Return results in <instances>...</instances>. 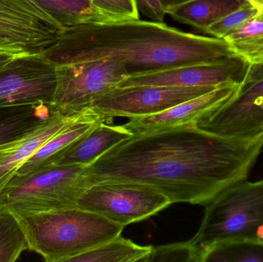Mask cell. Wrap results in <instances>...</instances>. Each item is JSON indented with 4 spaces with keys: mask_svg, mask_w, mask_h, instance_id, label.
Masks as SVG:
<instances>
[{
    "mask_svg": "<svg viewBox=\"0 0 263 262\" xmlns=\"http://www.w3.org/2000/svg\"><path fill=\"white\" fill-rule=\"evenodd\" d=\"M263 148L255 138L220 136L194 124L133 135L86 166L89 184L133 182L151 186L173 203L205 206L247 180Z\"/></svg>",
    "mask_w": 263,
    "mask_h": 262,
    "instance_id": "cell-1",
    "label": "cell"
},
{
    "mask_svg": "<svg viewBox=\"0 0 263 262\" xmlns=\"http://www.w3.org/2000/svg\"><path fill=\"white\" fill-rule=\"evenodd\" d=\"M41 55L55 66L112 58L124 65L129 76L237 57L223 38L140 19L86 23L63 29Z\"/></svg>",
    "mask_w": 263,
    "mask_h": 262,
    "instance_id": "cell-2",
    "label": "cell"
},
{
    "mask_svg": "<svg viewBox=\"0 0 263 262\" xmlns=\"http://www.w3.org/2000/svg\"><path fill=\"white\" fill-rule=\"evenodd\" d=\"M29 249L47 262H69L121 235L124 226L78 207L20 219Z\"/></svg>",
    "mask_w": 263,
    "mask_h": 262,
    "instance_id": "cell-3",
    "label": "cell"
},
{
    "mask_svg": "<svg viewBox=\"0 0 263 262\" xmlns=\"http://www.w3.org/2000/svg\"><path fill=\"white\" fill-rule=\"evenodd\" d=\"M89 186L86 166H45L32 173L14 176L0 194V207L18 220L76 207Z\"/></svg>",
    "mask_w": 263,
    "mask_h": 262,
    "instance_id": "cell-4",
    "label": "cell"
},
{
    "mask_svg": "<svg viewBox=\"0 0 263 262\" xmlns=\"http://www.w3.org/2000/svg\"><path fill=\"white\" fill-rule=\"evenodd\" d=\"M230 239L263 243V179L236 183L205 205L199 230L193 238L200 254L205 248Z\"/></svg>",
    "mask_w": 263,
    "mask_h": 262,
    "instance_id": "cell-5",
    "label": "cell"
},
{
    "mask_svg": "<svg viewBox=\"0 0 263 262\" xmlns=\"http://www.w3.org/2000/svg\"><path fill=\"white\" fill-rule=\"evenodd\" d=\"M151 186L133 182L105 181L90 185L76 207L126 226L146 219L171 205Z\"/></svg>",
    "mask_w": 263,
    "mask_h": 262,
    "instance_id": "cell-6",
    "label": "cell"
},
{
    "mask_svg": "<svg viewBox=\"0 0 263 262\" xmlns=\"http://www.w3.org/2000/svg\"><path fill=\"white\" fill-rule=\"evenodd\" d=\"M57 86L52 106L66 113L89 109L92 100L129 77L121 62L100 58L55 66Z\"/></svg>",
    "mask_w": 263,
    "mask_h": 262,
    "instance_id": "cell-7",
    "label": "cell"
},
{
    "mask_svg": "<svg viewBox=\"0 0 263 262\" xmlns=\"http://www.w3.org/2000/svg\"><path fill=\"white\" fill-rule=\"evenodd\" d=\"M218 87L219 86H117L92 100L89 108L111 120L115 117L129 118L147 116L208 93Z\"/></svg>",
    "mask_w": 263,
    "mask_h": 262,
    "instance_id": "cell-8",
    "label": "cell"
},
{
    "mask_svg": "<svg viewBox=\"0 0 263 262\" xmlns=\"http://www.w3.org/2000/svg\"><path fill=\"white\" fill-rule=\"evenodd\" d=\"M55 86V66L43 55H15L0 68V107L23 103L52 105Z\"/></svg>",
    "mask_w": 263,
    "mask_h": 262,
    "instance_id": "cell-9",
    "label": "cell"
},
{
    "mask_svg": "<svg viewBox=\"0 0 263 262\" xmlns=\"http://www.w3.org/2000/svg\"><path fill=\"white\" fill-rule=\"evenodd\" d=\"M195 126L215 135L252 138L263 133V79L199 118Z\"/></svg>",
    "mask_w": 263,
    "mask_h": 262,
    "instance_id": "cell-10",
    "label": "cell"
},
{
    "mask_svg": "<svg viewBox=\"0 0 263 262\" xmlns=\"http://www.w3.org/2000/svg\"><path fill=\"white\" fill-rule=\"evenodd\" d=\"M250 66L239 57L208 64L190 65L129 76L118 86H161L176 87L219 86L243 84Z\"/></svg>",
    "mask_w": 263,
    "mask_h": 262,
    "instance_id": "cell-11",
    "label": "cell"
},
{
    "mask_svg": "<svg viewBox=\"0 0 263 262\" xmlns=\"http://www.w3.org/2000/svg\"><path fill=\"white\" fill-rule=\"evenodd\" d=\"M243 84L227 83L214 90L147 116L133 117L123 125L133 135L194 124L199 118L239 94Z\"/></svg>",
    "mask_w": 263,
    "mask_h": 262,
    "instance_id": "cell-12",
    "label": "cell"
},
{
    "mask_svg": "<svg viewBox=\"0 0 263 262\" xmlns=\"http://www.w3.org/2000/svg\"><path fill=\"white\" fill-rule=\"evenodd\" d=\"M63 30L32 15L0 11V52L41 55L57 41Z\"/></svg>",
    "mask_w": 263,
    "mask_h": 262,
    "instance_id": "cell-13",
    "label": "cell"
},
{
    "mask_svg": "<svg viewBox=\"0 0 263 262\" xmlns=\"http://www.w3.org/2000/svg\"><path fill=\"white\" fill-rule=\"evenodd\" d=\"M81 112L66 113L55 110L30 132L0 146V194L22 166Z\"/></svg>",
    "mask_w": 263,
    "mask_h": 262,
    "instance_id": "cell-14",
    "label": "cell"
},
{
    "mask_svg": "<svg viewBox=\"0 0 263 262\" xmlns=\"http://www.w3.org/2000/svg\"><path fill=\"white\" fill-rule=\"evenodd\" d=\"M101 123L60 152L47 166H88L133 134L124 126Z\"/></svg>",
    "mask_w": 263,
    "mask_h": 262,
    "instance_id": "cell-15",
    "label": "cell"
},
{
    "mask_svg": "<svg viewBox=\"0 0 263 262\" xmlns=\"http://www.w3.org/2000/svg\"><path fill=\"white\" fill-rule=\"evenodd\" d=\"M112 123L104 115H100L90 108L82 111L75 119L65 126L49 141L46 142L17 172V176L32 173L47 166L52 158L69 147L80 137L101 123Z\"/></svg>",
    "mask_w": 263,
    "mask_h": 262,
    "instance_id": "cell-16",
    "label": "cell"
},
{
    "mask_svg": "<svg viewBox=\"0 0 263 262\" xmlns=\"http://www.w3.org/2000/svg\"><path fill=\"white\" fill-rule=\"evenodd\" d=\"M57 109L45 103H23L0 107V146L35 129Z\"/></svg>",
    "mask_w": 263,
    "mask_h": 262,
    "instance_id": "cell-17",
    "label": "cell"
},
{
    "mask_svg": "<svg viewBox=\"0 0 263 262\" xmlns=\"http://www.w3.org/2000/svg\"><path fill=\"white\" fill-rule=\"evenodd\" d=\"M244 0H191L167 9L175 21L202 32L220 18L250 4Z\"/></svg>",
    "mask_w": 263,
    "mask_h": 262,
    "instance_id": "cell-18",
    "label": "cell"
},
{
    "mask_svg": "<svg viewBox=\"0 0 263 262\" xmlns=\"http://www.w3.org/2000/svg\"><path fill=\"white\" fill-rule=\"evenodd\" d=\"M63 29L86 23H117L96 9L91 0H32Z\"/></svg>",
    "mask_w": 263,
    "mask_h": 262,
    "instance_id": "cell-19",
    "label": "cell"
},
{
    "mask_svg": "<svg viewBox=\"0 0 263 262\" xmlns=\"http://www.w3.org/2000/svg\"><path fill=\"white\" fill-rule=\"evenodd\" d=\"M153 246H142L123 238L121 235L78 256L69 262L142 261Z\"/></svg>",
    "mask_w": 263,
    "mask_h": 262,
    "instance_id": "cell-20",
    "label": "cell"
},
{
    "mask_svg": "<svg viewBox=\"0 0 263 262\" xmlns=\"http://www.w3.org/2000/svg\"><path fill=\"white\" fill-rule=\"evenodd\" d=\"M236 56L250 66L263 64V21L253 18L223 38Z\"/></svg>",
    "mask_w": 263,
    "mask_h": 262,
    "instance_id": "cell-21",
    "label": "cell"
},
{
    "mask_svg": "<svg viewBox=\"0 0 263 262\" xmlns=\"http://www.w3.org/2000/svg\"><path fill=\"white\" fill-rule=\"evenodd\" d=\"M201 262H263V243L253 239H230L201 252Z\"/></svg>",
    "mask_w": 263,
    "mask_h": 262,
    "instance_id": "cell-22",
    "label": "cell"
},
{
    "mask_svg": "<svg viewBox=\"0 0 263 262\" xmlns=\"http://www.w3.org/2000/svg\"><path fill=\"white\" fill-rule=\"evenodd\" d=\"M29 249L20 220L8 209L0 207V262L17 261Z\"/></svg>",
    "mask_w": 263,
    "mask_h": 262,
    "instance_id": "cell-23",
    "label": "cell"
},
{
    "mask_svg": "<svg viewBox=\"0 0 263 262\" xmlns=\"http://www.w3.org/2000/svg\"><path fill=\"white\" fill-rule=\"evenodd\" d=\"M145 262H200V254L192 240L153 247Z\"/></svg>",
    "mask_w": 263,
    "mask_h": 262,
    "instance_id": "cell-24",
    "label": "cell"
},
{
    "mask_svg": "<svg viewBox=\"0 0 263 262\" xmlns=\"http://www.w3.org/2000/svg\"><path fill=\"white\" fill-rule=\"evenodd\" d=\"M259 11L256 6L250 3L215 22L204 32L216 38H224L229 34L237 30L247 22L255 18L259 13Z\"/></svg>",
    "mask_w": 263,
    "mask_h": 262,
    "instance_id": "cell-25",
    "label": "cell"
},
{
    "mask_svg": "<svg viewBox=\"0 0 263 262\" xmlns=\"http://www.w3.org/2000/svg\"><path fill=\"white\" fill-rule=\"evenodd\" d=\"M92 6L117 22L139 19L136 0H91Z\"/></svg>",
    "mask_w": 263,
    "mask_h": 262,
    "instance_id": "cell-26",
    "label": "cell"
},
{
    "mask_svg": "<svg viewBox=\"0 0 263 262\" xmlns=\"http://www.w3.org/2000/svg\"><path fill=\"white\" fill-rule=\"evenodd\" d=\"M0 11L32 15L61 28L32 0H0Z\"/></svg>",
    "mask_w": 263,
    "mask_h": 262,
    "instance_id": "cell-27",
    "label": "cell"
},
{
    "mask_svg": "<svg viewBox=\"0 0 263 262\" xmlns=\"http://www.w3.org/2000/svg\"><path fill=\"white\" fill-rule=\"evenodd\" d=\"M138 10L144 16L156 23H164L166 11L160 0H136Z\"/></svg>",
    "mask_w": 263,
    "mask_h": 262,
    "instance_id": "cell-28",
    "label": "cell"
},
{
    "mask_svg": "<svg viewBox=\"0 0 263 262\" xmlns=\"http://www.w3.org/2000/svg\"><path fill=\"white\" fill-rule=\"evenodd\" d=\"M263 79V64L260 66H250L247 76H246L244 86L258 83Z\"/></svg>",
    "mask_w": 263,
    "mask_h": 262,
    "instance_id": "cell-29",
    "label": "cell"
},
{
    "mask_svg": "<svg viewBox=\"0 0 263 262\" xmlns=\"http://www.w3.org/2000/svg\"><path fill=\"white\" fill-rule=\"evenodd\" d=\"M191 1V0H160L162 6L165 11L170 8L175 7V6H179L182 3H186V2Z\"/></svg>",
    "mask_w": 263,
    "mask_h": 262,
    "instance_id": "cell-30",
    "label": "cell"
},
{
    "mask_svg": "<svg viewBox=\"0 0 263 262\" xmlns=\"http://www.w3.org/2000/svg\"><path fill=\"white\" fill-rule=\"evenodd\" d=\"M15 56V55L0 52V68L3 67L6 63H9V62Z\"/></svg>",
    "mask_w": 263,
    "mask_h": 262,
    "instance_id": "cell-31",
    "label": "cell"
},
{
    "mask_svg": "<svg viewBox=\"0 0 263 262\" xmlns=\"http://www.w3.org/2000/svg\"><path fill=\"white\" fill-rule=\"evenodd\" d=\"M253 5L258 8V9H262L263 8V0H256Z\"/></svg>",
    "mask_w": 263,
    "mask_h": 262,
    "instance_id": "cell-32",
    "label": "cell"
},
{
    "mask_svg": "<svg viewBox=\"0 0 263 262\" xmlns=\"http://www.w3.org/2000/svg\"><path fill=\"white\" fill-rule=\"evenodd\" d=\"M259 13L256 15V18H259V19L262 20L263 21V8L262 9H259Z\"/></svg>",
    "mask_w": 263,
    "mask_h": 262,
    "instance_id": "cell-33",
    "label": "cell"
},
{
    "mask_svg": "<svg viewBox=\"0 0 263 262\" xmlns=\"http://www.w3.org/2000/svg\"><path fill=\"white\" fill-rule=\"evenodd\" d=\"M244 1L248 2V3H250L251 4H253L256 0H244Z\"/></svg>",
    "mask_w": 263,
    "mask_h": 262,
    "instance_id": "cell-34",
    "label": "cell"
},
{
    "mask_svg": "<svg viewBox=\"0 0 263 262\" xmlns=\"http://www.w3.org/2000/svg\"><path fill=\"white\" fill-rule=\"evenodd\" d=\"M256 1H255V2H256ZM255 2H254V3H255Z\"/></svg>",
    "mask_w": 263,
    "mask_h": 262,
    "instance_id": "cell-35",
    "label": "cell"
}]
</instances>
